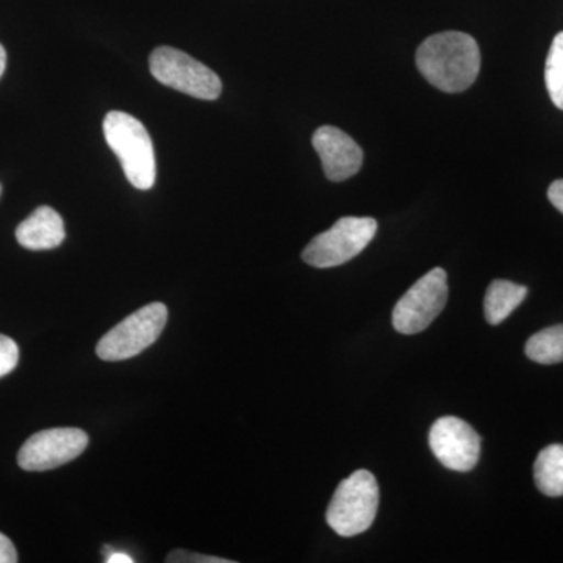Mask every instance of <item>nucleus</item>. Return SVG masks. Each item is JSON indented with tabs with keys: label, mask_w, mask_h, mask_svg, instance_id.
<instances>
[{
	"label": "nucleus",
	"mask_w": 563,
	"mask_h": 563,
	"mask_svg": "<svg viewBox=\"0 0 563 563\" xmlns=\"http://www.w3.org/2000/svg\"><path fill=\"white\" fill-rule=\"evenodd\" d=\"M168 321L165 303L152 302L114 325L99 340L96 354L106 362L128 361L157 342Z\"/></svg>",
	"instance_id": "obj_4"
},
{
	"label": "nucleus",
	"mask_w": 563,
	"mask_h": 563,
	"mask_svg": "<svg viewBox=\"0 0 563 563\" xmlns=\"http://www.w3.org/2000/svg\"><path fill=\"white\" fill-rule=\"evenodd\" d=\"M548 198L551 203L563 213V179L555 180L548 190Z\"/></svg>",
	"instance_id": "obj_19"
},
{
	"label": "nucleus",
	"mask_w": 563,
	"mask_h": 563,
	"mask_svg": "<svg viewBox=\"0 0 563 563\" xmlns=\"http://www.w3.org/2000/svg\"><path fill=\"white\" fill-rule=\"evenodd\" d=\"M166 562H199V563H229L225 559L211 558V555H202L190 553V551L176 550L168 555Z\"/></svg>",
	"instance_id": "obj_17"
},
{
	"label": "nucleus",
	"mask_w": 563,
	"mask_h": 563,
	"mask_svg": "<svg viewBox=\"0 0 563 563\" xmlns=\"http://www.w3.org/2000/svg\"><path fill=\"white\" fill-rule=\"evenodd\" d=\"M18 362H20V347L16 342L0 333V377L13 372Z\"/></svg>",
	"instance_id": "obj_16"
},
{
	"label": "nucleus",
	"mask_w": 563,
	"mask_h": 563,
	"mask_svg": "<svg viewBox=\"0 0 563 563\" xmlns=\"http://www.w3.org/2000/svg\"><path fill=\"white\" fill-rule=\"evenodd\" d=\"M379 507V485L366 470H357L339 485L325 520L342 537H354L368 531L376 520Z\"/></svg>",
	"instance_id": "obj_3"
},
{
	"label": "nucleus",
	"mask_w": 563,
	"mask_h": 563,
	"mask_svg": "<svg viewBox=\"0 0 563 563\" xmlns=\"http://www.w3.org/2000/svg\"><path fill=\"white\" fill-rule=\"evenodd\" d=\"M526 355L540 365L563 362V324L533 333L526 343Z\"/></svg>",
	"instance_id": "obj_14"
},
{
	"label": "nucleus",
	"mask_w": 563,
	"mask_h": 563,
	"mask_svg": "<svg viewBox=\"0 0 563 563\" xmlns=\"http://www.w3.org/2000/svg\"><path fill=\"white\" fill-rule=\"evenodd\" d=\"M312 143L329 180L343 181L361 172L363 151L347 133L322 125L314 132Z\"/></svg>",
	"instance_id": "obj_10"
},
{
	"label": "nucleus",
	"mask_w": 563,
	"mask_h": 563,
	"mask_svg": "<svg viewBox=\"0 0 563 563\" xmlns=\"http://www.w3.org/2000/svg\"><path fill=\"white\" fill-rule=\"evenodd\" d=\"M544 81L551 101L558 109L563 110V32L559 33L551 44L544 68Z\"/></svg>",
	"instance_id": "obj_15"
},
{
	"label": "nucleus",
	"mask_w": 563,
	"mask_h": 563,
	"mask_svg": "<svg viewBox=\"0 0 563 563\" xmlns=\"http://www.w3.org/2000/svg\"><path fill=\"white\" fill-rule=\"evenodd\" d=\"M18 553L9 537L0 532V563H16Z\"/></svg>",
	"instance_id": "obj_18"
},
{
	"label": "nucleus",
	"mask_w": 563,
	"mask_h": 563,
	"mask_svg": "<svg viewBox=\"0 0 563 563\" xmlns=\"http://www.w3.org/2000/svg\"><path fill=\"white\" fill-rule=\"evenodd\" d=\"M152 76L166 87L202 101L220 98L222 84L217 73L174 47H157L151 54Z\"/></svg>",
	"instance_id": "obj_6"
},
{
	"label": "nucleus",
	"mask_w": 563,
	"mask_h": 563,
	"mask_svg": "<svg viewBox=\"0 0 563 563\" xmlns=\"http://www.w3.org/2000/svg\"><path fill=\"white\" fill-rule=\"evenodd\" d=\"M65 222L51 207H40L16 229V240L25 250L46 251L60 246L65 240Z\"/></svg>",
	"instance_id": "obj_11"
},
{
	"label": "nucleus",
	"mask_w": 563,
	"mask_h": 563,
	"mask_svg": "<svg viewBox=\"0 0 563 563\" xmlns=\"http://www.w3.org/2000/svg\"><path fill=\"white\" fill-rule=\"evenodd\" d=\"M103 135L120 158L125 177L139 190H151L157 177L154 146L143 122L124 113L110 111L103 120Z\"/></svg>",
	"instance_id": "obj_2"
},
{
	"label": "nucleus",
	"mask_w": 563,
	"mask_h": 563,
	"mask_svg": "<svg viewBox=\"0 0 563 563\" xmlns=\"http://www.w3.org/2000/svg\"><path fill=\"white\" fill-rule=\"evenodd\" d=\"M429 444L440 463L454 472H470L479 462L481 437L461 418L443 417L433 422Z\"/></svg>",
	"instance_id": "obj_9"
},
{
	"label": "nucleus",
	"mask_w": 563,
	"mask_h": 563,
	"mask_svg": "<svg viewBox=\"0 0 563 563\" xmlns=\"http://www.w3.org/2000/svg\"><path fill=\"white\" fill-rule=\"evenodd\" d=\"M377 232L374 218H342L329 231L314 236L302 252L303 262L314 268H333L352 261L369 243Z\"/></svg>",
	"instance_id": "obj_5"
},
{
	"label": "nucleus",
	"mask_w": 563,
	"mask_h": 563,
	"mask_svg": "<svg viewBox=\"0 0 563 563\" xmlns=\"http://www.w3.org/2000/svg\"><path fill=\"white\" fill-rule=\"evenodd\" d=\"M448 276L442 268H433L396 303L393 328L404 335H413L428 329L443 312L448 301Z\"/></svg>",
	"instance_id": "obj_7"
},
{
	"label": "nucleus",
	"mask_w": 563,
	"mask_h": 563,
	"mask_svg": "<svg viewBox=\"0 0 563 563\" xmlns=\"http://www.w3.org/2000/svg\"><path fill=\"white\" fill-rule=\"evenodd\" d=\"M528 288L510 280H493L485 295L484 310L488 324H501L525 301Z\"/></svg>",
	"instance_id": "obj_12"
},
{
	"label": "nucleus",
	"mask_w": 563,
	"mask_h": 563,
	"mask_svg": "<svg viewBox=\"0 0 563 563\" xmlns=\"http://www.w3.org/2000/svg\"><path fill=\"white\" fill-rule=\"evenodd\" d=\"M87 446L88 435L81 429H46L22 444L18 465L25 472H47L73 462Z\"/></svg>",
	"instance_id": "obj_8"
},
{
	"label": "nucleus",
	"mask_w": 563,
	"mask_h": 563,
	"mask_svg": "<svg viewBox=\"0 0 563 563\" xmlns=\"http://www.w3.org/2000/svg\"><path fill=\"white\" fill-rule=\"evenodd\" d=\"M5 66H7V52L3 49L2 44H0V77H2V74L5 73Z\"/></svg>",
	"instance_id": "obj_21"
},
{
	"label": "nucleus",
	"mask_w": 563,
	"mask_h": 563,
	"mask_svg": "<svg viewBox=\"0 0 563 563\" xmlns=\"http://www.w3.org/2000/svg\"><path fill=\"white\" fill-rule=\"evenodd\" d=\"M533 479L543 495H563V444L544 448L533 465Z\"/></svg>",
	"instance_id": "obj_13"
},
{
	"label": "nucleus",
	"mask_w": 563,
	"mask_h": 563,
	"mask_svg": "<svg viewBox=\"0 0 563 563\" xmlns=\"http://www.w3.org/2000/svg\"><path fill=\"white\" fill-rule=\"evenodd\" d=\"M417 65L422 77L440 91H465L479 76V46L466 33H437L418 47Z\"/></svg>",
	"instance_id": "obj_1"
},
{
	"label": "nucleus",
	"mask_w": 563,
	"mask_h": 563,
	"mask_svg": "<svg viewBox=\"0 0 563 563\" xmlns=\"http://www.w3.org/2000/svg\"><path fill=\"white\" fill-rule=\"evenodd\" d=\"M107 563H132L133 559L131 555L124 554V553H111L110 555H107L106 559Z\"/></svg>",
	"instance_id": "obj_20"
}]
</instances>
